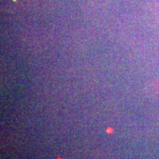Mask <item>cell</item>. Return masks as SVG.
I'll return each instance as SVG.
<instances>
[]
</instances>
